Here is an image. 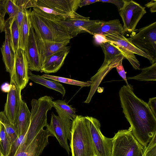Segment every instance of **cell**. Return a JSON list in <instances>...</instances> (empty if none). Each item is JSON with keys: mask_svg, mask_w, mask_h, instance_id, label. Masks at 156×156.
Returning a JSON list of instances; mask_svg holds the SVG:
<instances>
[{"mask_svg": "<svg viewBox=\"0 0 156 156\" xmlns=\"http://www.w3.org/2000/svg\"><path fill=\"white\" fill-rule=\"evenodd\" d=\"M119 95L122 112L132 133L145 149L156 133V117L147 103L135 95L130 84L122 86Z\"/></svg>", "mask_w": 156, "mask_h": 156, "instance_id": "obj_1", "label": "cell"}, {"mask_svg": "<svg viewBox=\"0 0 156 156\" xmlns=\"http://www.w3.org/2000/svg\"><path fill=\"white\" fill-rule=\"evenodd\" d=\"M81 0H34L33 10L49 19L66 20L84 16L76 12Z\"/></svg>", "mask_w": 156, "mask_h": 156, "instance_id": "obj_2", "label": "cell"}, {"mask_svg": "<svg viewBox=\"0 0 156 156\" xmlns=\"http://www.w3.org/2000/svg\"><path fill=\"white\" fill-rule=\"evenodd\" d=\"M70 147L72 156H96L85 116L77 115L73 121Z\"/></svg>", "mask_w": 156, "mask_h": 156, "instance_id": "obj_3", "label": "cell"}, {"mask_svg": "<svg viewBox=\"0 0 156 156\" xmlns=\"http://www.w3.org/2000/svg\"><path fill=\"white\" fill-rule=\"evenodd\" d=\"M30 16L31 26L37 39L61 42L73 38L55 21L40 15L31 9Z\"/></svg>", "mask_w": 156, "mask_h": 156, "instance_id": "obj_4", "label": "cell"}, {"mask_svg": "<svg viewBox=\"0 0 156 156\" xmlns=\"http://www.w3.org/2000/svg\"><path fill=\"white\" fill-rule=\"evenodd\" d=\"M52 102V98L47 96L38 100L32 99L30 124L24 141L21 144L29 143L44 127L47 126V113L53 107Z\"/></svg>", "mask_w": 156, "mask_h": 156, "instance_id": "obj_5", "label": "cell"}, {"mask_svg": "<svg viewBox=\"0 0 156 156\" xmlns=\"http://www.w3.org/2000/svg\"><path fill=\"white\" fill-rule=\"evenodd\" d=\"M112 139L111 156H143L144 149L131 129L119 130Z\"/></svg>", "mask_w": 156, "mask_h": 156, "instance_id": "obj_6", "label": "cell"}, {"mask_svg": "<svg viewBox=\"0 0 156 156\" xmlns=\"http://www.w3.org/2000/svg\"><path fill=\"white\" fill-rule=\"evenodd\" d=\"M128 39L133 44L147 54L153 63L156 62V22L136 29Z\"/></svg>", "mask_w": 156, "mask_h": 156, "instance_id": "obj_7", "label": "cell"}, {"mask_svg": "<svg viewBox=\"0 0 156 156\" xmlns=\"http://www.w3.org/2000/svg\"><path fill=\"white\" fill-rule=\"evenodd\" d=\"M72 123L71 120L61 118L52 112L50 123L46 127L69 155L71 150L68 142V140L70 141L71 139Z\"/></svg>", "mask_w": 156, "mask_h": 156, "instance_id": "obj_8", "label": "cell"}, {"mask_svg": "<svg viewBox=\"0 0 156 156\" xmlns=\"http://www.w3.org/2000/svg\"><path fill=\"white\" fill-rule=\"evenodd\" d=\"M94 146L96 156H111L112 139L106 137L102 133L101 124L96 119L85 116Z\"/></svg>", "mask_w": 156, "mask_h": 156, "instance_id": "obj_9", "label": "cell"}, {"mask_svg": "<svg viewBox=\"0 0 156 156\" xmlns=\"http://www.w3.org/2000/svg\"><path fill=\"white\" fill-rule=\"evenodd\" d=\"M10 76L9 89L7 94L4 112L10 123L16 127L22 100L21 94V90L16 82L14 73Z\"/></svg>", "mask_w": 156, "mask_h": 156, "instance_id": "obj_10", "label": "cell"}, {"mask_svg": "<svg viewBox=\"0 0 156 156\" xmlns=\"http://www.w3.org/2000/svg\"><path fill=\"white\" fill-rule=\"evenodd\" d=\"M146 13L144 7L133 0H125L119 14L122 20L125 32L132 33L136 30L140 20Z\"/></svg>", "mask_w": 156, "mask_h": 156, "instance_id": "obj_11", "label": "cell"}, {"mask_svg": "<svg viewBox=\"0 0 156 156\" xmlns=\"http://www.w3.org/2000/svg\"><path fill=\"white\" fill-rule=\"evenodd\" d=\"M50 136H52L47 129H42L29 143L20 144L13 156H40L49 144Z\"/></svg>", "mask_w": 156, "mask_h": 156, "instance_id": "obj_12", "label": "cell"}, {"mask_svg": "<svg viewBox=\"0 0 156 156\" xmlns=\"http://www.w3.org/2000/svg\"><path fill=\"white\" fill-rule=\"evenodd\" d=\"M55 21L60 24L73 37L81 33L87 32L89 33L87 30L89 27L100 23L103 21L99 20H90L89 17H84L80 19Z\"/></svg>", "mask_w": 156, "mask_h": 156, "instance_id": "obj_13", "label": "cell"}, {"mask_svg": "<svg viewBox=\"0 0 156 156\" xmlns=\"http://www.w3.org/2000/svg\"><path fill=\"white\" fill-rule=\"evenodd\" d=\"M14 75L16 82L21 90L27 85L29 80L28 65L24 50L19 48L14 54Z\"/></svg>", "mask_w": 156, "mask_h": 156, "instance_id": "obj_14", "label": "cell"}, {"mask_svg": "<svg viewBox=\"0 0 156 156\" xmlns=\"http://www.w3.org/2000/svg\"><path fill=\"white\" fill-rule=\"evenodd\" d=\"M24 51L28 63L29 70L40 71L41 65L37 39L32 26L27 44Z\"/></svg>", "mask_w": 156, "mask_h": 156, "instance_id": "obj_15", "label": "cell"}, {"mask_svg": "<svg viewBox=\"0 0 156 156\" xmlns=\"http://www.w3.org/2000/svg\"><path fill=\"white\" fill-rule=\"evenodd\" d=\"M125 58L123 55L116 57L108 63L102 65L96 73L90 78L92 84L89 94L86 100L84 102L89 103L97 89L108 73L113 68L115 67L121 60Z\"/></svg>", "mask_w": 156, "mask_h": 156, "instance_id": "obj_16", "label": "cell"}, {"mask_svg": "<svg viewBox=\"0 0 156 156\" xmlns=\"http://www.w3.org/2000/svg\"><path fill=\"white\" fill-rule=\"evenodd\" d=\"M89 34H99L104 36L119 33L124 35L126 34L123 26L119 19H116L102 22L89 27L87 29Z\"/></svg>", "mask_w": 156, "mask_h": 156, "instance_id": "obj_17", "label": "cell"}, {"mask_svg": "<svg viewBox=\"0 0 156 156\" xmlns=\"http://www.w3.org/2000/svg\"><path fill=\"white\" fill-rule=\"evenodd\" d=\"M37 39L40 53L41 67L43 62L53 54L70 48V46L67 45L70 42V40L63 42H57L41 41Z\"/></svg>", "mask_w": 156, "mask_h": 156, "instance_id": "obj_18", "label": "cell"}, {"mask_svg": "<svg viewBox=\"0 0 156 156\" xmlns=\"http://www.w3.org/2000/svg\"><path fill=\"white\" fill-rule=\"evenodd\" d=\"M70 48L56 52L47 58L42 63L41 72L46 74L57 72L63 66L69 53Z\"/></svg>", "mask_w": 156, "mask_h": 156, "instance_id": "obj_19", "label": "cell"}, {"mask_svg": "<svg viewBox=\"0 0 156 156\" xmlns=\"http://www.w3.org/2000/svg\"><path fill=\"white\" fill-rule=\"evenodd\" d=\"M105 37L109 41L132 52L134 54L146 58L150 61L151 64L153 63L151 58L146 53L134 45L128 38L126 37L124 35L117 33Z\"/></svg>", "mask_w": 156, "mask_h": 156, "instance_id": "obj_20", "label": "cell"}, {"mask_svg": "<svg viewBox=\"0 0 156 156\" xmlns=\"http://www.w3.org/2000/svg\"><path fill=\"white\" fill-rule=\"evenodd\" d=\"M7 33L12 49L15 54L20 48V32L16 17L5 20L3 32Z\"/></svg>", "mask_w": 156, "mask_h": 156, "instance_id": "obj_21", "label": "cell"}, {"mask_svg": "<svg viewBox=\"0 0 156 156\" xmlns=\"http://www.w3.org/2000/svg\"><path fill=\"white\" fill-rule=\"evenodd\" d=\"M30 118L31 112L26 103L22 100L16 124L18 136L26 134L30 125Z\"/></svg>", "mask_w": 156, "mask_h": 156, "instance_id": "obj_22", "label": "cell"}, {"mask_svg": "<svg viewBox=\"0 0 156 156\" xmlns=\"http://www.w3.org/2000/svg\"><path fill=\"white\" fill-rule=\"evenodd\" d=\"M4 32L5 34V40L1 48V50L6 71L11 75L14 72V53L11 48L7 33L5 31Z\"/></svg>", "mask_w": 156, "mask_h": 156, "instance_id": "obj_23", "label": "cell"}, {"mask_svg": "<svg viewBox=\"0 0 156 156\" xmlns=\"http://www.w3.org/2000/svg\"><path fill=\"white\" fill-rule=\"evenodd\" d=\"M52 105L58 116L61 118L73 121L77 115L76 113V109L69 105L65 101L58 100L53 101Z\"/></svg>", "mask_w": 156, "mask_h": 156, "instance_id": "obj_24", "label": "cell"}, {"mask_svg": "<svg viewBox=\"0 0 156 156\" xmlns=\"http://www.w3.org/2000/svg\"><path fill=\"white\" fill-rule=\"evenodd\" d=\"M28 76L29 79L34 82L58 92L62 95L63 97L64 96L66 90L63 85L59 82L54 80H49L41 76L34 74L31 72L29 73Z\"/></svg>", "mask_w": 156, "mask_h": 156, "instance_id": "obj_25", "label": "cell"}, {"mask_svg": "<svg viewBox=\"0 0 156 156\" xmlns=\"http://www.w3.org/2000/svg\"><path fill=\"white\" fill-rule=\"evenodd\" d=\"M30 10H24L23 23L20 33V48L24 50L27 44L31 27L30 16Z\"/></svg>", "mask_w": 156, "mask_h": 156, "instance_id": "obj_26", "label": "cell"}, {"mask_svg": "<svg viewBox=\"0 0 156 156\" xmlns=\"http://www.w3.org/2000/svg\"><path fill=\"white\" fill-rule=\"evenodd\" d=\"M105 55L104 61L102 65H105L116 57L122 55L116 45L109 41L99 44Z\"/></svg>", "mask_w": 156, "mask_h": 156, "instance_id": "obj_27", "label": "cell"}, {"mask_svg": "<svg viewBox=\"0 0 156 156\" xmlns=\"http://www.w3.org/2000/svg\"><path fill=\"white\" fill-rule=\"evenodd\" d=\"M141 73L133 77H127V79H134L139 81H155L156 80V62L151 66L140 69Z\"/></svg>", "mask_w": 156, "mask_h": 156, "instance_id": "obj_28", "label": "cell"}, {"mask_svg": "<svg viewBox=\"0 0 156 156\" xmlns=\"http://www.w3.org/2000/svg\"><path fill=\"white\" fill-rule=\"evenodd\" d=\"M0 122L4 126L7 136L12 143L18 137L16 127L10 123L4 111L0 112Z\"/></svg>", "mask_w": 156, "mask_h": 156, "instance_id": "obj_29", "label": "cell"}, {"mask_svg": "<svg viewBox=\"0 0 156 156\" xmlns=\"http://www.w3.org/2000/svg\"><path fill=\"white\" fill-rule=\"evenodd\" d=\"M12 145V143L6 135L4 126L0 122V149L5 156H10Z\"/></svg>", "mask_w": 156, "mask_h": 156, "instance_id": "obj_30", "label": "cell"}, {"mask_svg": "<svg viewBox=\"0 0 156 156\" xmlns=\"http://www.w3.org/2000/svg\"><path fill=\"white\" fill-rule=\"evenodd\" d=\"M41 76L45 78L51 79L58 82L69 84L79 86L81 87L90 86L92 84L91 81L86 82L81 81L68 78L45 74H44Z\"/></svg>", "mask_w": 156, "mask_h": 156, "instance_id": "obj_31", "label": "cell"}, {"mask_svg": "<svg viewBox=\"0 0 156 156\" xmlns=\"http://www.w3.org/2000/svg\"><path fill=\"white\" fill-rule=\"evenodd\" d=\"M143 156H156V133L144 149Z\"/></svg>", "mask_w": 156, "mask_h": 156, "instance_id": "obj_32", "label": "cell"}, {"mask_svg": "<svg viewBox=\"0 0 156 156\" xmlns=\"http://www.w3.org/2000/svg\"><path fill=\"white\" fill-rule=\"evenodd\" d=\"M6 10V13L9 15V18H13L16 17L18 7L16 4L14 0H7Z\"/></svg>", "mask_w": 156, "mask_h": 156, "instance_id": "obj_33", "label": "cell"}, {"mask_svg": "<svg viewBox=\"0 0 156 156\" xmlns=\"http://www.w3.org/2000/svg\"><path fill=\"white\" fill-rule=\"evenodd\" d=\"M17 6L18 7V10L16 17V19L19 31L20 33L23 23L25 9L21 6Z\"/></svg>", "mask_w": 156, "mask_h": 156, "instance_id": "obj_34", "label": "cell"}, {"mask_svg": "<svg viewBox=\"0 0 156 156\" xmlns=\"http://www.w3.org/2000/svg\"><path fill=\"white\" fill-rule=\"evenodd\" d=\"M122 60H121L119 62L115 68H116L119 75L126 82V86L129 87V84H128L127 82L126 72L122 65Z\"/></svg>", "mask_w": 156, "mask_h": 156, "instance_id": "obj_35", "label": "cell"}, {"mask_svg": "<svg viewBox=\"0 0 156 156\" xmlns=\"http://www.w3.org/2000/svg\"><path fill=\"white\" fill-rule=\"evenodd\" d=\"M98 2H108L113 4L117 7L119 11L123 8L125 2V0H98Z\"/></svg>", "mask_w": 156, "mask_h": 156, "instance_id": "obj_36", "label": "cell"}, {"mask_svg": "<svg viewBox=\"0 0 156 156\" xmlns=\"http://www.w3.org/2000/svg\"><path fill=\"white\" fill-rule=\"evenodd\" d=\"M147 104L154 116L156 117V97L150 98Z\"/></svg>", "mask_w": 156, "mask_h": 156, "instance_id": "obj_37", "label": "cell"}, {"mask_svg": "<svg viewBox=\"0 0 156 156\" xmlns=\"http://www.w3.org/2000/svg\"><path fill=\"white\" fill-rule=\"evenodd\" d=\"M7 0H0V13L4 18L6 12V5Z\"/></svg>", "mask_w": 156, "mask_h": 156, "instance_id": "obj_38", "label": "cell"}, {"mask_svg": "<svg viewBox=\"0 0 156 156\" xmlns=\"http://www.w3.org/2000/svg\"><path fill=\"white\" fill-rule=\"evenodd\" d=\"M145 5L147 8L150 9V11L152 12H156V0H152L145 4Z\"/></svg>", "mask_w": 156, "mask_h": 156, "instance_id": "obj_39", "label": "cell"}, {"mask_svg": "<svg viewBox=\"0 0 156 156\" xmlns=\"http://www.w3.org/2000/svg\"><path fill=\"white\" fill-rule=\"evenodd\" d=\"M93 35L97 42L99 44L103 42L109 41L105 37V36L103 35L96 34H94Z\"/></svg>", "mask_w": 156, "mask_h": 156, "instance_id": "obj_40", "label": "cell"}, {"mask_svg": "<svg viewBox=\"0 0 156 156\" xmlns=\"http://www.w3.org/2000/svg\"><path fill=\"white\" fill-rule=\"evenodd\" d=\"M98 2V0H81L79 4V7H82L83 6L89 5Z\"/></svg>", "mask_w": 156, "mask_h": 156, "instance_id": "obj_41", "label": "cell"}, {"mask_svg": "<svg viewBox=\"0 0 156 156\" xmlns=\"http://www.w3.org/2000/svg\"><path fill=\"white\" fill-rule=\"evenodd\" d=\"M5 20L0 13V33L3 32Z\"/></svg>", "mask_w": 156, "mask_h": 156, "instance_id": "obj_42", "label": "cell"}, {"mask_svg": "<svg viewBox=\"0 0 156 156\" xmlns=\"http://www.w3.org/2000/svg\"><path fill=\"white\" fill-rule=\"evenodd\" d=\"M0 156H5L2 153V152L1 151V150L0 149Z\"/></svg>", "mask_w": 156, "mask_h": 156, "instance_id": "obj_43", "label": "cell"}, {"mask_svg": "<svg viewBox=\"0 0 156 156\" xmlns=\"http://www.w3.org/2000/svg\"></svg>", "mask_w": 156, "mask_h": 156, "instance_id": "obj_44", "label": "cell"}, {"mask_svg": "<svg viewBox=\"0 0 156 156\" xmlns=\"http://www.w3.org/2000/svg\"></svg>", "mask_w": 156, "mask_h": 156, "instance_id": "obj_45", "label": "cell"}]
</instances>
